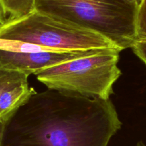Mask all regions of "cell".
I'll return each instance as SVG.
<instances>
[{
  "mask_svg": "<svg viewBox=\"0 0 146 146\" xmlns=\"http://www.w3.org/2000/svg\"><path fill=\"white\" fill-rule=\"evenodd\" d=\"M121 125L110 99L48 88L4 123L1 146H108Z\"/></svg>",
  "mask_w": 146,
  "mask_h": 146,
  "instance_id": "6da1fadb",
  "label": "cell"
},
{
  "mask_svg": "<svg viewBox=\"0 0 146 146\" xmlns=\"http://www.w3.org/2000/svg\"><path fill=\"white\" fill-rule=\"evenodd\" d=\"M137 9L121 0H35V11L98 33L122 51L137 41Z\"/></svg>",
  "mask_w": 146,
  "mask_h": 146,
  "instance_id": "7a4b0ae2",
  "label": "cell"
},
{
  "mask_svg": "<svg viewBox=\"0 0 146 146\" xmlns=\"http://www.w3.org/2000/svg\"><path fill=\"white\" fill-rule=\"evenodd\" d=\"M118 48L82 57L36 73L49 89L74 93L102 100L110 99L113 87L121 75Z\"/></svg>",
  "mask_w": 146,
  "mask_h": 146,
  "instance_id": "3957f363",
  "label": "cell"
},
{
  "mask_svg": "<svg viewBox=\"0 0 146 146\" xmlns=\"http://www.w3.org/2000/svg\"><path fill=\"white\" fill-rule=\"evenodd\" d=\"M0 40L27 43L58 51L121 49L98 33L36 11L19 19L7 20L0 27Z\"/></svg>",
  "mask_w": 146,
  "mask_h": 146,
  "instance_id": "277c9868",
  "label": "cell"
},
{
  "mask_svg": "<svg viewBox=\"0 0 146 146\" xmlns=\"http://www.w3.org/2000/svg\"><path fill=\"white\" fill-rule=\"evenodd\" d=\"M106 49L58 51L27 43L0 40V69L35 74L49 67L95 55Z\"/></svg>",
  "mask_w": 146,
  "mask_h": 146,
  "instance_id": "5b68a950",
  "label": "cell"
},
{
  "mask_svg": "<svg viewBox=\"0 0 146 146\" xmlns=\"http://www.w3.org/2000/svg\"><path fill=\"white\" fill-rule=\"evenodd\" d=\"M29 74L0 69V123H5L33 94L29 86Z\"/></svg>",
  "mask_w": 146,
  "mask_h": 146,
  "instance_id": "8992f818",
  "label": "cell"
},
{
  "mask_svg": "<svg viewBox=\"0 0 146 146\" xmlns=\"http://www.w3.org/2000/svg\"><path fill=\"white\" fill-rule=\"evenodd\" d=\"M0 8L7 20H14L35 11V0H0Z\"/></svg>",
  "mask_w": 146,
  "mask_h": 146,
  "instance_id": "52a82bcc",
  "label": "cell"
},
{
  "mask_svg": "<svg viewBox=\"0 0 146 146\" xmlns=\"http://www.w3.org/2000/svg\"><path fill=\"white\" fill-rule=\"evenodd\" d=\"M136 38L138 41H146V0H142L137 9Z\"/></svg>",
  "mask_w": 146,
  "mask_h": 146,
  "instance_id": "ba28073f",
  "label": "cell"
},
{
  "mask_svg": "<svg viewBox=\"0 0 146 146\" xmlns=\"http://www.w3.org/2000/svg\"><path fill=\"white\" fill-rule=\"evenodd\" d=\"M135 55L146 65V41H138L132 47Z\"/></svg>",
  "mask_w": 146,
  "mask_h": 146,
  "instance_id": "9c48e42d",
  "label": "cell"
},
{
  "mask_svg": "<svg viewBox=\"0 0 146 146\" xmlns=\"http://www.w3.org/2000/svg\"><path fill=\"white\" fill-rule=\"evenodd\" d=\"M121 1H124V2L130 4V5H132L133 6V7H135L138 8V6H139V4H141L142 0H121Z\"/></svg>",
  "mask_w": 146,
  "mask_h": 146,
  "instance_id": "30bf717a",
  "label": "cell"
},
{
  "mask_svg": "<svg viewBox=\"0 0 146 146\" xmlns=\"http://www.w3.org/2000/svg\"><path fill=\"white\" fill-rule=\"evenodd\" d=\"M4 129V123H0V146H1V143H2Z\"/></svg>",
  "mask_w": 146,
  "mask_h": 146,
  "instance_id": "8fae6325",
  "label": "cell"
},
{
  "mask_svg": "<svg viewBox=\"0 0 146 146\" xmlns=\"http://www.w3.org/2000/svg\"><path fill=\"white\" fill-rule=\"evenodd\" d=\"M6 21V18L4 17V14H3L2 11H1V8H0V27L3 25V24L5 23Z\"/></svg>",
  "mask_w": 146,
  "mask_h": 146,
  "instance_id": "7c38bea8",
  "label": "cell"
},
{
  "mask_svg": "<svg viewBox=\"0 0 146 146\" xmlns=\"http://www.w3.org/2000/svg\"><path fill=\"white\" fill-rule=\"evenodd\" d=\"M137 146H145L143 145V144L142 143H138V145H137Z\"/></svg>",
  "mask_w": 146,
  "mask_h": 146,
  "instance_id": "4fadbf2b",
  "label": "cell"
}]
</instances>
